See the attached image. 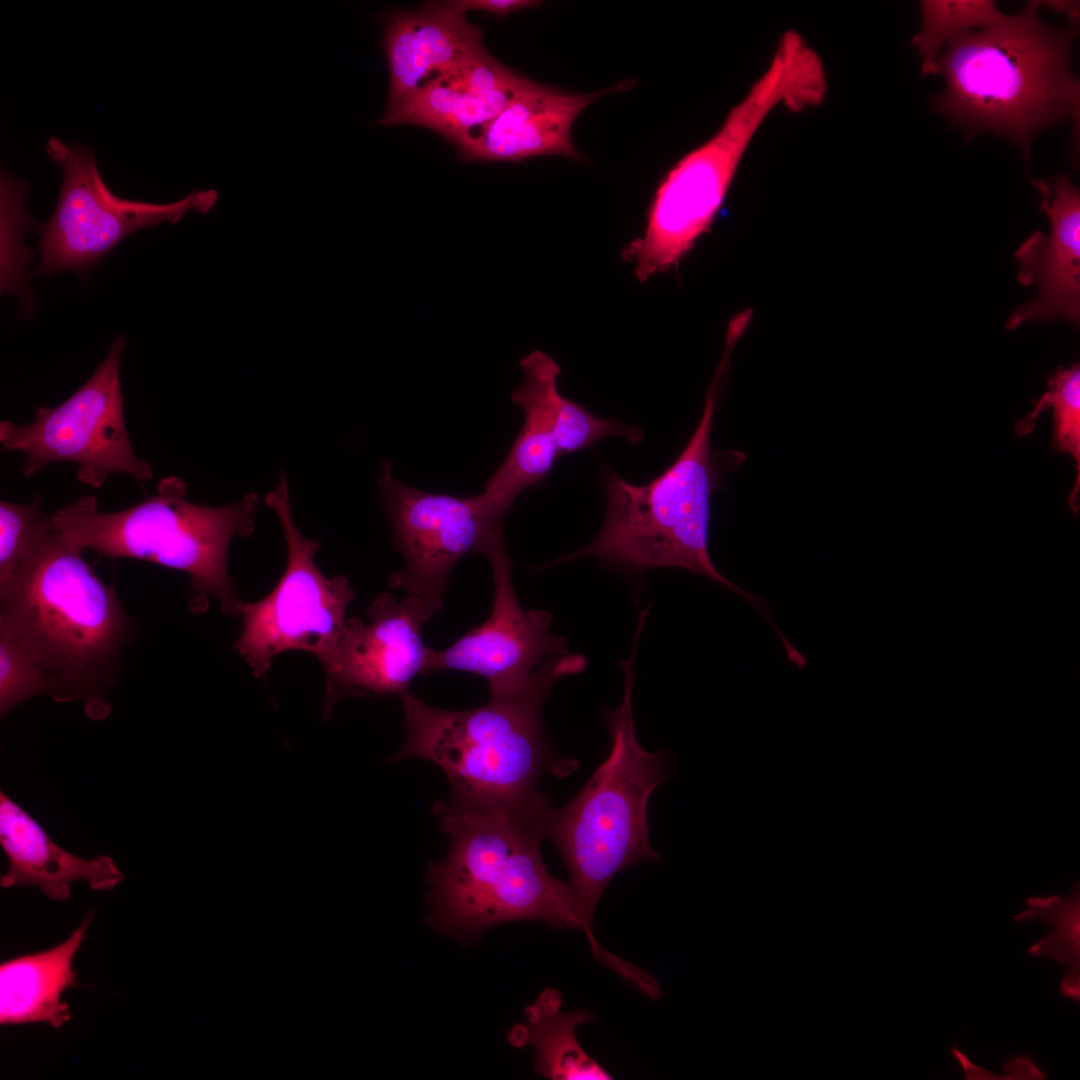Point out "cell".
Listing matches in <instances>:
<instances>
[{"label": "cell", "instance_id": "obj_25", "mask_svg": "<svg viewBox=\"0 0 1080 1080\" xmlns=\"http://www.w3.org/2000/svg\"><path fill=\"white\" fill-rule=\"evenodd\" d=\"M921 27L912 45L921 58V74L937 75V62L945 44L960 33L1001 22L1003 14L993 0H922Z\"/></svg>", "mask_w": 1080, "mask_h": 1080}, {"label": "cell", "instance_id": "obj_12", "mask_svg": "<svg viewBox=\"0 0 1080 1080\" xmlns=\"http://www.w3.org/2000/svg\"><path fill=\"white\" fill-rule=\"evenodd\" d=\"M378 485L393 547L405 562L389 586L442 607L453 566L468 553L483 554L503 530L505 514L482 493L462 497L405 485L393 477L389 460L381 464Z\"/></svg>", "mask_w": 1080, "mask_h": 1080}, {"label": "cell", "instance_id": "obj_24", "mask_svg": "<svg viewBox=\"0 0 1080 1080\" xmlns=\"http://www.w3.org/2000/svg\"><path fill=\"white\" fill-rule=\"evenodd\" d=\"M1048 390L1036 401L1033 409L1015 424V433L1022 437L1033 432L1041 412L1053 411L1054 432L1051 447L1059 453H1069L1076 465V480L1067 499L1073 514L1080 509V365L1060 366L1048 380Z\"/></svg>", "mask_w": 1080, "mask_h": 1080}, {"label": "cell", "instance_id": "obj_29", "mask_svg": "<svg viewBox=\"0 0 1080 1080\" xmlns=\"http://www.w3.org/2000/svg\"><path fill=\"white\" fill-rule=\"evenodd\" d=\"M449 3L464 14L468 11L479 10L498 19L541 4L540 1L535 0H450Z\"/></svg>", "mask_w": 1080, "mask_h": 1080}, {"label": "cell", "instance_id": "obj_7", "mask_svg": "<svg viewBox=\"0 0 1080 1080\" xmlns=\"http://www.w3.org/2000/svg\"><path fill=\"white\" fill-rule=\"evenodd\" d=\"M819 96V75L808 55L790 42L778 43L766 68L716 132L680 158L658 185L642 237L623 252L640 282L676 267L710 229L769 117L779 108H814Z\"/></svg>", "mask_w": 1080, "mask_h": 1080}, {"label": "cell", "instance_id": "obj_27", "mask_svg": "<svg viewBox=\"0 0 1080 1080\" xmlns=\"http://www.w3.org/2000/svg\"><path fill=\"white\" fill-rule=\"evenodd\" d=\"M27 186L20 180L11 177L6 171L1 173V237L10 238V242L1 243V249L7 248L11 245V250L4 256H1V261L5 260L9 255L10 257L1 263V269L6 267L11 261L12 254H14L12 263L8 271L1 275V292L2 294H14L18 296L22 302V311H28L30 305V297L28 292L29 277H27V260L29 258L19 253L32 255L26 247L22 244V234L27 228L29 229L34 223L30 218V215L26 211L25 196L27 195Z\"/></svg>", "mask_w": 1080, "mask_h": 1080}, {"label": "cell", "instance_id": "obj_4", "mask_svg": "<svg viewBox=\"0 0 1080 1080\" xmlns=\"http://www.w3.org/2000/svg\"><path fill=\"white\" fill-rule=\"evenodd\" d=\"M433 810L450 844L428 873L432 928L462 941L524 920L583 931L568 883L541 856L546 817L452 798Z\"/></svg>", "mask_w": 1080, "mask_h": 1080}, {"label": "cell", "instance_id": "obj_8", "mask_svg": "<svg viewBox=\"0 0 1080 1080\" xmlns=\"http://www.w3.org/2000/svg\"><path fill=\"white\" fill-rule=\"evenodd\" d=\"M187 485L177 476L162 478L153 495L132 507L99 511L94 495L64 505L51 516L53 528L81 550L92 549L113 559L153 562L190 576L194 613H203L214 598L228 616H240L242 601L227 571V555L235 536L255 530L259 497L246 494L218 507L186 499Z\"/></svg>", "mask_w": 1080, "mask_h": 1080}, {"label": "cell", "instance_id": "obj_23", "mask_svg": "<svg viewBox=\"0 0 1080 1080\" xmlns=\"http://www.w3.org/2000/svg\"><path fill=\"white\" fill-rule=\"evenodd\" d=\"M1028 909L1015 915L1016 922L1040 919L1053 927V931L1043 936L1028 948L1027 953L1034 957H1046L1069 967L1063 977L1060 990L1063 996L1080 1001V886L1076 882L1069 897L1058 895L1050 897H1029Z\"/></svg>", "mask_w": 1080, "mask_h": 1080}, {"label": "cell", "instance_id": "obj_30", "mask_svg": "<svg viewBox=\"0 0 1080 1080\" xmlns=\"http://www.w3.org/2000/svg\"><path fill=\"white\" fill-rule=\"evenodd\" d=\"M1010 1080H1045L1047 1075L1033 1062L1029 1055H1015L1001 1064Z\"/></svg>", "mask_w": 1080, "mask_h": 1080}, {"label": "cell", "instance_id": "obj_20", "mask_svg": "<svg viewBox=\"0 0 1080 1080\" xmlns=\"http://www.w3.org/2000/svg\"><path fill=\"white\" fill-rule=\"evenodd\" d=\"M0 844L8 870L0 885L38 887L53 901L70 897L71 884L86 881L96 891H108L125 879L110 856L85 859L57 845L21 806L0 792Z\"/></svg>", "mask_w": 1080, "mask_h": 1080}, {"label": "cell", "instance_id": "obj_21", "mask_svg": "<svg viewBox=\"0 0 1080 1080\" xmlns=\"http://www.w3.org/2000/svg\"><path fill=\"white\" fill-rule=\"evenodd\" d=\"M87 915L62 943L0 965V1024L44 1022L60 1029L71 1019L62 993L79 986L72 963L92 920Z\"/></svg>", "mask_w": 1080, "mask_h": 1080}, {"label": "cell", "instance_id": "obj_17", "mask_svg": "<svg viewBox=\"0 0 1080 1080\" xmlns=\"http://www.w3.org/2000/svg\"><path fill=\"white\" fill-rule=\"evenodd\" d=\"M632 80L589 93H574L530 80L503 110L457 146L465 162H521L540 156L579 159L571 129L599 98L623 92Z\"/></svg>", "mask_w": 1080, "mask_h": 1080}, {"label": "cell", "instance_id": "obj_16", "mask_svg": "<svg viewBox=\"0 0 1080 1080\" xmlns=\"http://www.w3.org/2000/svg\"><path fill=\"white\" fill-rule=\"evenodd\" d=\"M530 80L483 47L386 106L378 124L422 126L456 147L495 118Z\"/></svg>", "mask_w": 1080, "mask_h": 1080}, {"label": "cell", "instance_id": "obj_28", "mask_svg": "<svg viewBox=\"0 0 1080 1080\" xmlns=\"http://www.w3.org/2000/svg\"><path fill=\"white\" fill-rule=\"evenodd\" d=\"M47 693L59 702L54 679L17 642L0 632V715L34 696Z\"/></svg>", "mask_w": 1080, "mask_h": 1080}, {"label": "cell", "instance_id": "obj_14", "mask_svg": "<svg viewBox=\"0 0 1080 1080\" xmlns=\"http://www.w3.org/2000/svg\"><path fill=\"white\" fill-rule=\"evenodd\" d=\"M442 607L418 596L398 599L379 594L367 609L369 622L346 621L336 648L321 663L325 673L324 718L344 696L396 694L423 674L429 651L421 636L423 625Z\"/></svg>", "mask_w": 1080, "mask_h": 1080}, {"label": "cell", "instance_id": "obj_15", "mask_svg": "<svg viewBox=\"0 0 1080 1080\" xmlns=\"http://www.w3.org/2000/svg\"><path fill=\"white\" fill-rule=\"evenodd\" d=\"M1041 194L1039 207L1048 216L1049 234L1037 230L1015 251L1018 282L1036 286L1037 295L1022 304L1006 322L1009 330L1026 321L1066 320L1080 324V193L1069 175L1029 178Z\"/></svg>", "mask_w": 1080, "mask_h": 1080}, {"label": "cell", "instance_id": "obj_18", "mask_svg": "<svg viewBox=\"0 0 1080 1080\" xmlns=\"http://www.w3.org/2000/svg\"><path fill=\"white\" fill-rule=\"evenodd\" d=\"M379 18L390 79L386 106L484 47L481 29L449 1H429L416 10H384Z\"/></svg>", "mask_w": 1080, "mask_h": 1080}, {"label": "cell", "instance_id": "obj_11", "mask_svg": "<svg viewBox=\"0 0 1080 1080\" xmlns=\"http://www.w3.org/2000/svg\"><path fill=\"white\" fill-rule=\"evenodd\" d=\"M45 151L62 168L63 182L54 212L41 228L37 275H85L134 232L165 221L175 224L189 210L206 214L218 201L215 189L193 190L170 203L120 198L102 179L90 148L50 137Z\"/></svg>", "mask_w": 1080, "mask_h": 1080}, {"label": "cell", "instance_id": "obj_9", "mask_svg": "<svg viewBox=\"0 0 1080 1080\" xmlns=\"http://www.w3.org/2000/svg\"><path fill=\"white\" fill-rule=\"evenodd\" d=\"M265 504L279 518L287 543V564L275 587L256 602H242V630L234 644L256 678L266 680L273 658L288 650L314 654L324 662L346 627L355 591L345 576L327 578L314 562L319 541L305 538L294 523L288 480L280 472Z\"/></svg>", "mask_w": 1080, "mask_h": 1080}, {"label": "cell", "instance_id": "obj_13", "mask_svg": "<svg viewBox=\"0 0 1080 1080\" xmlns=\"http://www.w3.org/2000/svg\"><path fill=\"white\" fill-rule=\"evenodd\" d=\"M483 555L493 574L489 618L448 648H430L423 674L440 670L468 672L487 680L490 695L515 693L571 652L565 639L551 631L549 612L525 610L519 603L503 530L493 537Z\"/></svg>", "mask_w": 1080, "mask_h": 1080}, {"label": "cell", "instance_id": "obj_6", "mask_svg": "<svg viewBox=\"0 0 1080 1080\" xmlns=\"http://www.w3.org/2000/svg\"><path fill=\"white\" fill-rule=\"evenodd\" d=\"M632 654L620 661L625 675L619 707L603 711L611 740L605 761L568 804L553 808L546 838L561 854L569 873L571 893L583 931L594 956L606 966L616 956L606 951L593 932L597 904L611 880L623 869L660 859L649 843L648 801L668 774L662 752H648L636 738L632 711L634 663Z\"/></svg>", "mask_w": 1080, "mask_h": 1080}, {"label": "cell", "instance_id": "obj_26", "mask_svg": "<svg viewBox=\"0 0 1080 1080\" xmlns=\"http://www.w3.org/2000/svg\"><path fill=\"white\" fill-rule=\"evenodd\" d=\"M50 526L41 495L26 504L0 501V592L33 555Z\"/></svg>", "mask_w": 1080, "mask_h": 1080}, {"label": "cell", "instance_id": "obj_22", "mask_svg": "<svg viewBox=\"0 0 1080 1080\" xmlns=\"http://www.w3.org/2000/svg\"><path fill=\"white\" fill-rule=\"evenodd\" d=\"M561 1007V992L555 988L544 989L525 1008V1023L509 1030V1043L519 1048L532 1046L536 1053L534 1069L548 1079H612L609 1072L582 1049L576 1037V1028L593 1021L594 1013L587 1009L565 1013Z\"/></svg>", "mask_w": 1080, "mask_h": 1080}, {"label": "cell", "instance_id": "obj_10", "mask_svg": "<svg viewBox=\"0 0 1080 1080\" xmlns=\"http://www.w3.org/2000/svg\"><path fill=\"white\" fill-rule=\"evenodd\" d=\"M126 344L119 334L91 377L60 405L37 407L25 425L0 422L2 450L25 455L23 476L68 461L78 464V480L95 489L119 472L138 482L151 480L152 468L135 453L125 423L119 371Z\"/></svg>", "mask_w": 1080, "mask_h": 1080}, {"label": "cell", "instance_id": "obj_3", "mask_svg": "<svg viewBox=\"0 0 1080 1080\" xmlns=\"http://www.w3.org/2000/svg\"><path fill=\"white\" fill-rule=\"evenodd\" d=\"M52 526L0 592V632L56 682L59 702L82 701L93 720L111 711L109 689L137 626L113 587Z\"/></svg>", "mask_w": 1080, "mask_h": 1080}, {"label": "cell", "instance_id": "obj_2", "mask_svg": "<svg viewBox=\"0 0 1080 1080\" xmlns=\"http://www.w3.org/2000/svg\"><path fill=\"white\" fill-rule=\"evenodd\" d=\"M1029 1L999 23L950 39L937 62L945 81L935 110L962 127L968 139L988 131L1008 138L1030 159L1042 129L1066 118L1079 142L1080 84L1070 66L1078 23L1060 30L1039 17Z\"/></svg>", "mask_w": 1080, "mask_h": 1080}, {"label": "cell", "instance_id": "obj_19", "mask_svg": "<svg viewBox=\"0 0 1080 1080\" xmlns=\"http://www.w3.org/2000/svg\"><path fill=\"white\" fill-rule=\"evenodd\" d=\"M519 365L524 379L512 391L511 401L523 409L525 420L482 492L504 514L525 489L542 484L562 456L557 430L562 397L557 378L561 368L541 350L532 351Z\"/></svg>", "mask_w": 1080, "mask_h": 1080}, {"label": "cell", "instance_id": "obj_5", "mask_svg": "<svg viewBox=\"0 0 1080 1080\" xmlns=\"http://www.w3.org/2000/svg\"><path fill=\"white\" fill-rule=\"evenodd\" d=\"M723 371L717 370L701 418L676 460L645 485L604 470L607 510L600 532L588 545L550 565L590 556L630 571L686 569L739 595L776 629L764 600L720 573L709 554L710 499L722 487L724 475L746 458L744 452L710 445Z\"/></svg>", "mask_w": 1080, "mask_h": 1080}, {"label": "cell", "instance_id": "obj_1", "mask_svg": "<svg viewBox=\"0 0 1080 1080\" xmlns=\"http://www.w3.org/2000/svg\"><path fill=\"white\" fill-rule=\"evenodd\" d=\"M586 665L584 656L572 654L521 691L491 695L488 703L464 711L430 706L408 691L399 696L406 739L391 761L413 757L434 763L454 800L546 813L552 805L539 789L541 778L568 776L578 762L554 751L542 709L555 682Z\"/></svg>", "mask_w": 1080, "mask_h": 1080}, {"label": "cell", "instance_id": "obj_31", "mask_svg": "<svg viewBox=\"0 0 1080 1080\" xmlns=\"http://www.w3.org/2000/svg\"><path fill=\"white\" fill-rule=\"evenodd\" d=\"M951 1054L960 1063L965 1073L966 1080H1010V1077L1006 1074H996L985 1068L975 1065L962 1051L957 1048L956 1044L952 1046Z\"/></svg>", "mask_w": 1080, "mask_h": 1080}]
</instances>
